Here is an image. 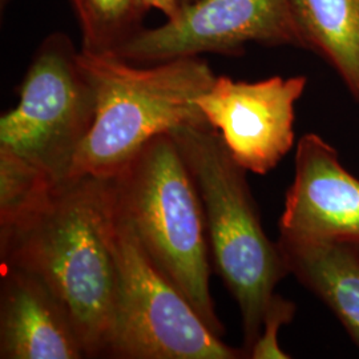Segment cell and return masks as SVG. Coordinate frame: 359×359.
<instances>
[{
    "instance_id": "obj_18",
    "label": "cell",
    "mask_w": 359,
    "mask_h": 359,
    "mask_svg": "<svg viewBox=\"0 0 359 359\" xmlns=\"http://www.w3.org/2000/svg\"><path fill=\"white\" fill-rule=\"evenodd\" d=\"M10 0H1V6H4V4H7Z\"/></svg>"
},
{
    "instance_id": "obj_13",
    "label": "cell",
    "mask_w": 359,
    "mask_h": 359,
    "mask_svg": "<svg viewBox=\"0 0 359 359\" xmlns=\"http://www.w3.org/2000/svg\"><path fill=\"white\" fill-rule=\"evenodd\" d=\"M81 32V51L117 55L142 32L148 10L142 0H69Z\"/></svg>"
},
{
    "instance_id": "obj_12",
    "label": "cell",
    "mask_w": 359,
    "mask_h": 359,
    "mask_svg": "<svg viewBox=\"0 0 359 359\" xmlns=\"http://www.w3.org/2000/svg\"><path fill=\"white\" fill-rule=\"evenodd\" d=\"M301 50L318 55L359 104V0H289Z\"/></svg>"
},
{
    "instance_id": "obj_9",
    "label": "cell",
    "mask_w": 359,
    "mask_h": 359,
    "mask_svg": "<svg viewBox=\"0 0 359 359\" xmlns=\"http://www.w3.org/2000/svg\"><path fill=\"white\" fill-rule=\"evenodd\" d=\"M278 229L298 240L359 244V179L344 167L338 149L317 133L297 142L294 179Z\"/></svg>"
},
{
    "instance_id": "obj_11",
    "label": "cell",
    "mask_w": 359,
    "mask_h": 359,
    "mask_svg": "<svg viewBox=\"0 0 359 359\" xmlns=\"http://www.w3.org/2000/svg\"><path fill=\"white\" fill-rule=\"evenodd\" d=\"M277 243L289 274L333 313L359 348V244L283 234Z\"/></svg>"
},
{
    "instance_id": "obj_16",
    "label": "cell",
    "mask_w": 359,
    "mask_h": 359,
    "mask_svg": "<svg viewBox=\"0 0 359 359\" xmlns=\"http://www.w3.org/2000/svg\"><path fill=\"white\" fill-rule=\"evenodd\" d=\"M145 8L149 10H157L167 19H172L179 15L182 8V0H142Z\"/></svg>"
},
{
    "instance_id": "obj_14",
    "label": "cell",
    "mask_w": 359,
    "mask_h": 359,
    "mask_svg": "<svg viewBox=\"0 0 359 359\" xmlns=\"http://www.w3.org/2000/svg\"><path fill=\"white\" fill-rule=\"evenodd\" d=\"M56 184L40 168L0 147V233L34 216L46 205Z\"/></svg>"
},
{
    "instance_id": "obj_5",
    "label": "cell",
    "mask_w": 359,
    "mask_h": 359,
    "mask_svg": "<svg viewBox=\"0 0 359 359\" xmlns=\"http://www.w3.org/2000/svg\"><path fill=\"white\" fill-rule=\"evenodd\" d=\"M107 185V182H105ZM108 192V188H107ZM109 241L117 270L115 320L108 358L241 359L168 281L111 201Z\"/></svg>"
},
{
    "instance_id": "obj_2",
    "label": "cell",
    "mask_w": 359,
    "mask_h": 359,
    "mask_svg": "<svg viewBox=\"0 0 359 359\" xmlns=\"http://www.w3.org/2000/svg\"><path fill=\"white\" fill-rule=\"evenodd\" d=\"M104 180L116 210L154 266L222 337L225 327L210 294L203 201L170 133L154 137L115 176Z\"/></svg>"
},
{
    "instance_id": "obj_3",
    "label": "cell",
    "mask_w": 359,
    "mask_h": 359,
    "mask_svg": "<svg viewBox=\"0 0 359 359\" xmlns=\"http://www.w3.org/2000/svg\"><path fill=\"white\" fill-rule=\"evenodd\" d=\"M169 133L200 193L210 257L240 310L248 358L276 287L289 276L283 253L262 226L248 170L231 157L217 130L185 124Z\"/></svg>"
},
{
    "instance_id": "obj_17",
    "label": "cell",
    "mask_w": 359,
    "mask_h": 359,
    "mask_svg": "<svg viewBox=\"0 0 359 359\" xmlns=\"http://www.w3.org/2000/svg\"><path fill=\"white\" fill-rule=\"evenodd\" d=\"M192 1H196V0H182V4H188V3H192Z\"/></svg>"
},
{
    "instance_id": "obj_8",
    "label": "cell",
    "mask_w": 359,
    "mask_h": 359,
    "mask_svg": "<svg viewBox=\"0 0 359 359\" xmlns=\"http://www.w3.org/2000/svg\"><path fill=\"white\" fill-rule=\"evenodd\" d=\"M308 77L271 76L258 81L216 76L197 105L245 170L266 175L295 142V104Z\"/></svg>"
},
{
    "instance_id": "obj_15",
    "label": "cell",
    "mask_w": 359,
    "mask_h": 359,
    "mask_svg": "<svg viewBox=\"0 0 359 359\" xmlns=\"http://www.w3.org/2000/svg\"><path fill=\"white\" fill-rule=\"evenodd\" d=\"M297 305L292 299L277 294L271 298L266 309L261 332L257 337L255 345L249 350L248 358L252 359H287L290 355L283 351L278 342V333L285 325L294 320Z\"/></svg>"
},
{
    "instance_id": "obj_4",
    "label": "cell",
    "mask_w": 359,
    "mask_h": 359,
    "mask_svg": "<svg viewBox=\"0 0 359 359\" xmlns=\"http://www.w3.org/2000/svg\"><path fill=\"white\" fill-rule=\"evenodd\" d=\"M96 88V115L69 177L109 179L142 147L180 126H209L197 99L217 75L201 56L135 65L81 51Z\"/></svg>"
},
{
    "instance_id": "obj_1",
    "label": "cell",
    "mask_w": 359,
    "mask_h": 359,
    "mask_svg": "<svg viewBox=\"0 0 359 359\" xmlns=\"http://www.w3.org/2000/svg\"><path fill=\"white\" fill-rule=\"evenodd\" d=\"M0 258L47 283L68 309L87 357H107L117 270L105 180L80 176L56 184L34 216L0 233Z\"/></svg>"
},
{
    "instance_id": "obj_10",
    "label": "cell",
    "mask_w": 359,
    "mask_h": 359,
    "mask_svg": "<svg viewBox=\"0 0 359 359\" xmlns=\"http://www.w3.org/2000/svg\"><path fill=\"white\" fill-rule=\"evenodd\" d=\"M0 358H88L59 295L36 274L6 265L0 285Z\"/></svg>"
},
{
    "instance_id": "obj_6",
    "label": "cell",
    "mask_w": 359,
    "mask_h": 359,
    "mask_svg": "<svg viewBox=\"0 0 359 359\" xmlns=\"http://www.w3.org/2000/svg\"><path fill=\"white\" fill-rule=\"evenodd\" d=\"M96 88L80 48L65 32L39 44L19 87V103L0 117V147L68 180L96 115Z\"/></svg>"
},
{
    "instance_id": "obj_7",
    "label": "cell",
    "mask_w": 359,
    "mask_h": 359,
    "mask_svg": "<svg viewBox=\"0 0 359 359\" xmlns=\"http://www.w3.org/2000/svg\"><path fill=\"white\" fill-rule=\"evenodd\" d=\"M250 43L301 48L289 0H196L164 25L144 28L115 56L135 65L204 53L241 56Z\"/></svg>"
}]
</instances>
